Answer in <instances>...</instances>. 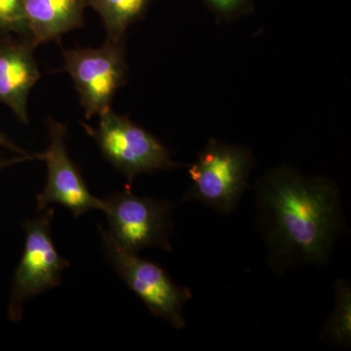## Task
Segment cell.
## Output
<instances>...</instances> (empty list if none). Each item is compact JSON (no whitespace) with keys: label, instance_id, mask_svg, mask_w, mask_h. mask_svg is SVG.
I'll return each instance as SVG.
<instances>
[{"label":"cell","instance_id":"obj_1","mask_svg":"<svg viewBox=\"0 0 351 351\" xmlns=\"http://www.w3.org/2000/svg\"><path fill=\"white\" fill-rule=\"evenodd\" d=\"M257 228L276 274L329 262L346 232L336 182L306 177L288 166L267 171L256 186Z\"/></svg>","mask_w":351,"mask_h":351},{"label":"cell","instance_id":"obj_2","mask_svg":"<svg viewBox=\"0 0 351 351\" xmlns=\"http://www.w3.org/2000/svg\"><path fill=\"white\" fill-rule=\"evenodd\" d=\"M254 162L246 147L210 138L189 167L193 184L182 202L197 201L217 213L232 214L248 189Z\"/></svg>","mask_w":351,"mask_h":351},{"label":"cell","instance_id":"obj_3","mask_svg":"<svg viewBox=\"0 0 351 351\" xmlns=\"http://www.w3.org/2000/svg\"><path fill=\"white\" fill-rule=\"evenodd\" d=\"M99 119L96 129L82 125L95 138L105 158L128 179L129 184L138 175L177 167L162 143L128 117L110 108Z\"/></svg>","mask_w":351,"mask_h":351},{"label":"cell","instance_id":"obj_4","mask_svg":"<svg viewBox=\"0 0 351 351\" xmlns=\"http://www.w3.org/2000/svg\"><path fill=\"white\" fill-rule=\"evenodd\" d=\"M101 234L106 257L147 308L175 329L186 327L184 308L193 298L191 291L173 282L156 263L122 248L110 232L101 228Z\"/></svg>","mask_w":351,"mask_h":351},{"label":"cell","instance_id":"obj_5","mask_svg":"<svg viewBox=\"0 0 351 351\" xmlns=\"http://www.w3.org/2000/svg\"><path fill=\"white\" fill-rule=\"evenodd\" d=\"M63 69L75 84L87 119L112 108V101L127 82L124 43L107 40L100 48L63 50Z\"/></svg>","mask_w":351,"mask_h":351},{"label":"cell","instance_id":"obj_6","mask_svg":"<svg viewBox=\"0 0 351 351\" xmlns=\"http://www.w3.org/2000/svg\"><path fill=\"white\" fill-rule=\"evenodd\" d=\"M103 201L101 211L110 226L108 232L122 248L135 254L151 247L172 252L175 206L169 201L134 195L129 186Z\"/></svg>","mask_w":351,"mask_h":351},{"label":"cell","instance_id":"obj_7","mask_svg":"<svg viewBox=\"0 0 351 351\" xmlns=\"http://www.w3.org/2000/svg\"><path fill=\"white\" fill-rule=\"evenodd\" d=\"M53 209L25 223L24 255L15 277L9 315L14 321L22 316L23 302L60 283L61 274L69 263L58 254L50 235Z\"/></svg>","mask_w":351,"mask_h":351},{"label":"cell","instance_id":"obj_8","mask_svg":"<svg viewBox=\"0 0 351 351\" xmlns=\"http://www.w3.org/2000/svg\"><path fill=\"white\" fill-rule=\"evenodd\" d=\"M50 145L40 159L47 164V184L38 196V210L52 203L63 205L75 217L91 209L103 210L104 201L90 193L80 170L71 160L66 149V127L56 120L48 119Z\"/></svg>","mask_w":351,"mask_h":351},{"label":"cell","instance_id":"obj_9","mask_svg":"<svg viewBox=\"0 0 351 351\" xmlns=\"http://www.w3.org/2000/svg\"><path fill=\"white\" fill-rule=\"evenodd\" d=\"M34 48L27 38L0 39V103L25 124H29V92L41 76Z\"/></svg>","mask_w":351,"mask_h":351},{"label":"cell","instance_id":"obj_10","mask_svg":"<svg viewBox=\"0 0 351 351\" xmlns=\"http://www.w3.org/2000/svg\"><path fill=\"white\" fill-rule=\"evenodd\" d=\"M87 0H24L27 38L34 46L60 41L84 25Z\"/></svg>","mask_w":351,"mask_h":351},{"label":"cell","instance_id":"obj_11","mask_svg":"<svg viewBox=\"0 0 351 351\" xmlns=\"http://www.w3.org/2000/svg\"><path fill=\"white\" fill-rule=\"evenodd\" d=\"M151 0H87V6L92 7L100 15L107 40L124 43L127 29L140 19Z\"/></svg>","mask_w":351,"mask_h":351},{"label":"cell","instance_id":"obj_12","mask_svg":"<svg viewBox=\"0 0 351 351\" xmlns=\"http://www.w3.org/2000/svg\"><path fill=\"white\" fill-rule=\"evenodd\" d=\"M334 309L323 324L320 339L330 346L350 348L351 343V286L346 279H338L334 284Z\"/></svg>","mask_w":351,"mask_h":351},{"label":"cell","instance_id":"obj_13","mask_svg":"<svg viewBox=\"0 0 351 351\" xmlns=\"http://www.w3.org/2000/svg\"><path fill=\"white\" fill-rule=\"evenodd\" d=\"M18 34L27 38L24 0H0V39Z\"/></svg>","mask_w":351,"mask_h":351},{"label":"cell","instance_id":"obj_14","mask_svg":"<svg viewBox=\"0 0 351 351\" xmlns=\"http://www.w3.org/2000/svg\"><path fill=\"white\" fill-rule=\"evenodd\" d=\"M221 12H232L241 3L242 0H209Z\"/></svg>","mask_w":351,"mask_h":351},{"label":"cell","instance_id":"obj_15","mask_svg":"<svg viewBox=\"0 0 351 351\" xmlns=\"http://www.w3.org/2000/svg\"><path fill=\"white\" fill-rule=\"evenodd\" d=\"M0 147H5V149H10V151L17 152V154H21V156H32V154L31 156V154H27V152L20 149V147L14 144L13 142H11L1 131H0Z\"/></svg>","mask_w":351,"mask_h":351},{"label":"cell","instance_id":"obj_16","mask_svg":"<svg viewBox=\"0 0 351 351\" xmlns=\"http://www.w3.org/2000/svg\"><path fill=\"white\" fill-rule=\"evenodd\" d=\"M40 157V154H36V156H23L20 157V158L15 159V160L13 161H5V162H3V161H0V168L3 167V166L9 165V164L14 163V162H19L21 160H27V159H34V158H38Z\"/></svg>","mask_w":351,"mask_h":351}]
</instances>
